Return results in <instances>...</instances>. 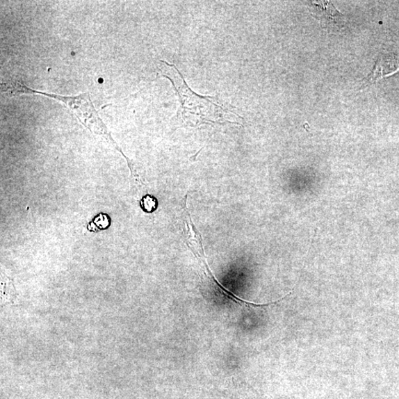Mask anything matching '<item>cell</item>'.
Wrapping results in <instances>:
<instances>
[{
    "label": "cell",
    "mask_w": 399,
    "mask_h": 399,
    "mask_svg": "<svg viewBox=\"0 0 399 399\" xmlns=\"http://www.w3.org/2000/svg\"><path fill=\"white\" fill-rule=\"evenodd\" d=\"M111 224V220L107 214L100 213L97 215L88 225V230L96 232L107 229Z\"/></svg>",
    "instance_id": "cell-6"
},
{
    "label": "cell",
    "mask_w": 399,
    "mask_h": 399,
    "mask_svg": "<svg viewBox=\"0 0 399 399\" xmlns=\"http://www.w3.org/2000/svg\"><path fill=\"white\" fill-rule=\"evenodd\" d=\"M309 6L312 15L320 19L325 28L337 29L343 26L345 15L339 13L332 2H310Z\"/></svg>",
    "instance_id": "cell-4"
},
{
    "label": "cell",
    "mask_w": 399,
    "mask_h": 399,
    "mask_svg": "<svg viewBox=\"0 0 399 399\" xmlns=\"http://www.w3.org/2000/svg\"><path fill=\"white\" fill-rule=\"evenodd\" d=\"M1 91L10 97L22 95V94H40L63 103L70 111H73L79 120L93 133L106 138L113 145H116L109 133L108 128L100 119L98 112L94 108L88 93H82L76 97H63L53 93L32 90L22 82L10 81L1 84Z\"/></svg>",
    "instance_id": "cell-2"
},
{
    "label": "cell",
    "mask_w": 399,
    "mask_h": 399,
    "mask_svg": "<svg viewBox=\"0 0 399 399\" xmlns=\"http://www.w3.org/2000/svg\"><path fill=\"white\" fill-rule=\"evenodd\" d=\"M399 70V63L394 54L382 55L370 74L363 81L362 87H367Z\"/></svg>",
    "instance_id": "cell-5"
},
{
    "label": "cell",
    "mask_w": 399,
    "mask_h": 399,
    "mask_svg": "<svg viewBox=\"0 0 399 399\" xmlns=\"http://www.w3.org/2000/svg\"><path fill=\"white\" fill-rule=\"evenodd\" d=\"M161 75L170 80L178 93L181 107L178 113L181 125L198 127L206 124L236 123L241 119L229 104L217 97L197 95L187 86L179 70L174 65L161 61Z\"/></svg>",
    "instance_id": "cell-1"
},
{
    "label": "cell",
    "mask_w": 399,
    "mask_h": 399,
    "mask_svg": "<svg viewBox=\"0 0 399 399\" xmlns=\"http://www.w3.org/2000/svg\"><path fill=\"white\" fill-rule=\"evenodd\" d=\"M184 216V229L186 231L185 238L186 245L195 256L199 266H201L202 280L210 289L211 292L215 293V295L222 299L231 300L234 303L241 304V306L244 304V306L247 307H267L269 306V304L277 303L281 300L285 298V297H284L278 300L268 303H255L241 298L236 295H234V293L230 290L222 286L215 277L212 270L210 269L208 265L206 255L204 254L202 234L200 233L193 224L191 215L189 213V210H188V207H186ZM288 295H286V297L288 296Z\"/></svg>",
    "instance_id": "cell-3"
},
{
    "label": "cell",
    "mask_w": 399,
    "mask_h": 399,
    "mask_svg": "<svg viewBox=\"0 0 399 399\" xmlns=\"http://www.w3.org/2000/svg\"><path fill=\"white\" fill-rule=\"evenodd\" d=\"M158 202L156 197L147 194L140 200V207L146 213H152L158 209Z\"/></svg>",
    "instance_id": "cell-7"
}]
</instances>
